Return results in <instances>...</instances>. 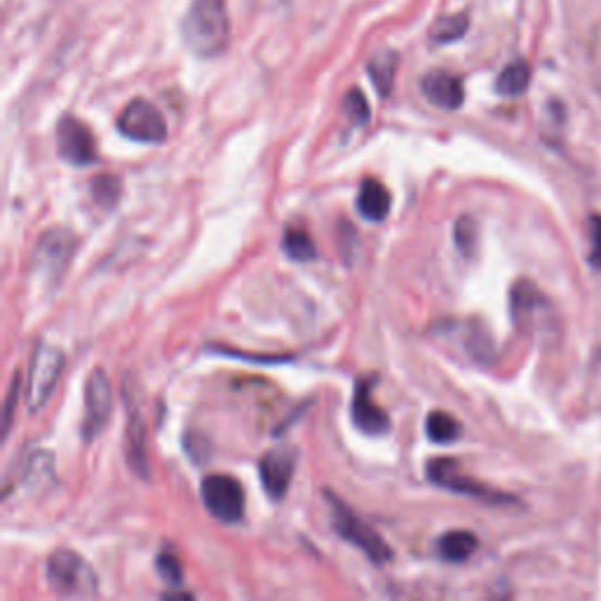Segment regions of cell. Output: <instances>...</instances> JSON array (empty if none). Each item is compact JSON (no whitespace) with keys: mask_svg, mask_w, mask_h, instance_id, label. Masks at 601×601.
<instances>
[{"mask_svg":"<svg viewBox=\"0 0 601 601\" xmlns=\"http://www.w3.org/2000/svg\"><path fill=\"white\" fill-rule=\"evenodd\" d=\"M186 48L200 59H214L231 45V17L225 0H191L182 22Z\"/></svg>","mask_w":601,"mask_h":601,"instance_id":"obj_1","label":"cell"},{"mask_svg":"<svg viewBox=\"0 0 601 601\" xmlns=\"http://www.w3.org/2000/svg\"><path fill=\"white\" fill-rule=\"evenodd\" d=\"M50 590L62 597H93L99 592L95 571L73 550H54L45 566Z\"/></svg>","mask_w":601,"mask_h":601,"instance_id":"obj_2","label":"cell"},{"mask_svg":"<svg viewBox=\"0 0 601 601\" xmlns=\"http://www.w3.org/2000/svg\"><path fill=\"white\" fill-rule=\"evenodd\" d=\"M73 254H75V235L69 229L54 225V229L45 231L38 237L32 254V268L38 282L48 284L50 290L57 287L69 270Z\"/></svg>","mask_w":601,"mask_h":601,"instance_id":"obj_3","label":"cell"},{"mask_svg":"<svg viewBox=\"0 0 601 601\" xmlns=\"http://www.w3.org/2000/svg\"><path fill=\"white\" fill-rule=\"evenodd\" d=\"M510 315L522 334L540 336L554 329V308L550 298L531 280L515 282L510 292Z\"/></svg>","mask_w":601,"mask_h":601,"instance_id":"obj_4","label":"cell"},{"mask_svg":"<svg viewBox=\"0 0 601 601\" xmlns=\"http://www.w3.org/2000/svg\"><path fill=\"white\" fill-rule=\"evenodd\" d=\"M327 499H329V503H332L334 529L343 540H348L351 545L363 550L365 557L379 566L393 560V550L388 548V543L379 531H373L363 517H357L348 505H345L341 499H336L334 493H327Z\"/></svg>","mask_w":601,"mask_h":601,"instance_id":"obj_5","label":"cell"},{"mask_svg":"<svg viewBox=\"0 0 601 601\" xmlns=\"http://www.w3.org/2000/svg\"><path fill=\"white\" fill-rule=\"evenodd\" d=\"M64 371V353L54 348V345L38 341L32 357V367H28V412H40L48 400L52 397V390Z\"/></svg>","mask_w":601,"mask_h":601,"instance_id":"obj_6","label":"cell"},{"mask_svg":"<svg viewBox=\"0 0 601 601\" xmlns=\"http://www.w3.org/2000/svg\"><path fill=\"white\" fill-rule=\"evenodd\" d=\"M207 513L223 524H240L245 517L243 485L231 475H209L200 487Z\"/></svg>","mask_w":601,"mask_h":601,"instance_id":"obj_7","label":"cell"},{"mask_svg":"<svg viewBox=\"0 0 601 601\" xmlns=\"http://www.w3.org/2000/svg\"><path fill=\"white\" fill-rule=\"evenodd\" d=\"M118 132L125 139L139 142V144H162L168 139V123H164L162 113L146 99H134L127 107L120 111Z\"/></svg>","mask_w":601,"mask_h":601,"instance_id":"obj_8","label":"cell"},{"mask_svg":"<svg viewBox=\"0 0 601 601\" xmlns=\"http://www.w3.org/2000/svg\"><path fill=\"white\" fill-rule=\"evenodd\" d=\"M111 412H113V388L107 371L103 369L89 371L85 383V414L81 424L85 442H93L99 438L101 430L109 424Z\"/></svg>","mask_w":601,"mask_h":601,"instance_id":"obj_9","label":"cell"},{"mask_svg":"<svg viewBox=\"0 0 601 601\" xmlns=\"http://www.w3.org/2000/svg\"><path fill=\"white\" fill-rule=\"evenodd\" d=\"M57 150L62 160L75 164V168H89V164H95L99 160L93 130H89L83 120L73 115H64L59 120Z\"/></svg>","mask_w":601,"mask_h":601,"instance_id":"obj_10","label":"cell"},{"mask_svg":"<svg viewBox=\"0 0 601 601\" xmlns=\"http://www.w3.org/2000/svg\"><path fill=\"white\" fill-rule=\"evenodd\" d=\"M428 477L432 485H438L446 491H454V493H463V495H473V499H485V501H499V503H507L513 501L510 495H503V493H495L493 489L485 487L475 482L473 477L463 475L458 463L451 461V458H438V461H430L428 463Z\"/></svg>","mask_w":601,"mask_h":601,"instance_id":"obj_11","label":"cell"},{"mask_svg":"<svg viewBox=\"0 0 601 601\" xmlns=\"http://www.w3.org/2000/svg\"><path fill=\"white\" fill-rule=\"evenodd\" d=\"M294 470H296L294 449H273L261 458L259 477L270 501H282L284 495H287Z\"/></svg>","mask_w":601,"mask_h":601,"instance_id":"obj_12","label":"cell"},{"mask_svg":"<svg viewBox=\"0 0 601 601\" xmlns=\"http://www.w3.org/2000/svg\"><path fill=\"white\" fill-rule=\"evenodd\" d=\"M373 379H359L355 383L353 397V424L365 434H385L390 430V418L383 407L371 397Z\"/></svg>","mask_w":601,"mask_h":601,"instance_id":"obj_13","label":"cell"},{"mask_svg":"<svg viewBox=\"0 0 601 601\" xmlns=\"http://www.w3.org/2000/svg\"><path fill=\"white\" fill-rule=\"evenodd\" d=\"M420 87L426 99L444 111H458L465 101L463 81L449 71H430Z\"/></svg>","mask_w":601,"mask_h":601,"instance_id":"obj_14","label":"cell"},{"mask_svg":"<svg viewBox=\"0 0 601 601\" xmlns=\"http://www.w3.org/2000/svg\"><path fill=\"white\" fill-rule=\"evenodd\" d=\"M127 402V432H125V442H127V463L130 468L137 473L139 477H148V461H146V434H144V424L137 404L130 400V393H125Z\"/></svg>","mask_w":601,"mask_h":601,"instance_id":"obj_15","label":"cell"},{"mask_svg":"<svg viewBox=\"0 0 601 601\" xmlns=\"http://www.w3.org/2000/svg\"><path fill=\"white\" fill-rule=\"evenodd\" d=\"M390 205H393L390 191L381 182H376V179H365L357 195V212L367 221L379 223L390 214Z\"/></svg>","mask_w":601,"mask_h":601,"instance_id":"obj_16","label":"cell"},{"mask_svg":"<svg viewBox=\"0 0 601 601\" xmlns=\"http://www.w3.org/2000/svg\"><path fill=\"white\" fill-rule=\"evenodd\" d=\"M397 66H400V54L395 50H381V52H376L369 59L367 73H369L373 87L379 89V95L383 99L390 97V93H393Z\"/></svg>","mask_w":601,"mask_h":601,"instance_id":"obj_17","label":"cell"},{"mask_svg":"<svg viewBox=\"0 0 601 601\" xmlns=\"http://www.w3.org/2000/svg\"><path fill=\"white\" fill-rule=\"evenodd\" d=\"M479 548V540L470 531H449L438 540V552L444 562H468Z\"/></svg>","mask_w":601,"mask_h":601,"instance_id":"obj_18","label":"cell"},{"mask_svg":"<svg viewBox=\"0 0 601 601\" xmlns=\"http://www.w3.org/2000/svg\"><path fill=\"white\" fill-rule=\"evenodd\" d=\"M282 249L292 261H298V263H308L318 259V247H315L312 237L304 225H290V229L284 231Z\"/></svg>","mask_w":601,"mask_h":601,"instance_id":"obj_19","label":"cell"},{"mask_svg":"<svg viewBox=\"0 0 601 601\" xmlns=\"http://www.w3.org/2000/svg\"><path fill=\"white\" fill-rule=\"evenodd\" d=\"M529 83H531V69L529 64L522 62V59H517V62L507 64L501 71L499 78H495V93L503 97H519L529 89Z\"/></svg>","mask_w":601,"mask_h":601,"instance_id":"obj_20","label":"cell"},{"mask_svg":"<svg viewBox=\"0 0 601 601\" xmlns=\"http://www.w3.org/2000/svg\"><path fill=\"white\" fill-rule=\"evenodd\" d=\"M468 24H470V20H468V14H465V12L446 14V17H440L438 22L432 24L430 38L438 45L461 40L465 36V32H468Z\"/></svg>","mask_w":601,"mask_h":601,"instance_id":"obj_21","label":"cell"},{"mask_svg":"<svg viewBox=\"0 0 601 601\" xmlns=\"http://www.w3.org/2000/svg\"><path fill=\"white\" fill-rule=\"evenodd\" d=\"M426 432L434 444H449V442L458 440L461 424L446 412H432L426 418Z\"/></svg>","mask_w":601,"mask_h":601,"instance_id":"obj_22","label":"cell"},{"mask_svg":"<svg viewBox=\"0 0 601 601\" xmlns=\"http://www.w3.org/2000/svg\"><path fill=\"white\" fill-rule=\"evenodd\" d=\"M120 193H123V184H120L118 176H111V174L95 176V182H93V198L103 209L115 207Z\"/></svg>","mask_w":601,"mask_h":601,"instance_id":"obj_23","label":"cell"},{"mask_svg":"<svg viewBox=\"0 0 601 601\" xmlns=\"http://www.w3.org/2000/svg\"><path fill=\"white\" fill-rule=\"evenodd\" d=\"M343 113H345V118L351 120L353 125H365L367 123L371 111H369V101L363 95V89H351V93L345 95Z\"/></svg>","mask_w":601,"mask_h":601,"instance_id":"obj_24","label":"cell"},{"mask_svg":"<svg viewBox=\"0 0 601 601\" xmlns=\"http://www.w3.org/2000/svg\"><path fill=\"white\" fill-rule=\"evenodd\" d=\"M156 568H158V576L168 585H172V588H176V585L184 582V568H182V564H179L176 554L172 550H162L158 554Z\"/></svg>","mask_w":601,"mask_h":601,"instance_id":"obj_25","label":"cell"},{"mask_svg":"<svg viewBox=\"0 0 601 601\" xmlns=\"http://www.w3.org/2000/svg\"><path fill=\"white\" fill-rule=\"evenodd\" d=\"M454 240L465 257H473L477 247V223L473 217H461L454 225Z\"/></svg>","mask_w":601,"mask_h":601,"instance_id":"obj_26","label":"cell"},{"mask_svg":"<svg viewBox=\"0 0 601 601\" xmlns=\"http://www.w3.org/2000/svg\"><path fill=\"white\" fill-rule=\"evenodd\" d=\"M590 243H592L590 266L601 270V217L599 214L590 217Z\"/></svg>","mask_w":601,"mask_h":601,"instance_id":"obj_27","label":"cell"},{"mask_svg":"<svg viewBox=\"0 0 601 601\" xmlns=\"http://www.w3.org/2000/svg\"><path fill=\"white\" fill-rule=\"evenodd\" d=\"M20 388H22V373H14L10 393H8V400H5V426H3L5 434L10 430V420H12V414H14V402H17V397H20Z\"/></svg>","mask_w":601,"mask_h":601,"instance_id":"obj_28","label":"cell"}]
</instances>
